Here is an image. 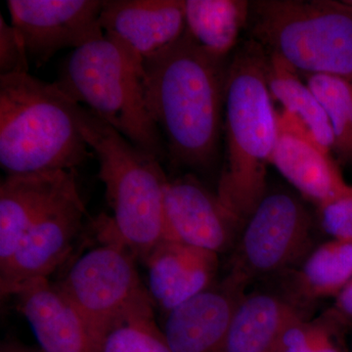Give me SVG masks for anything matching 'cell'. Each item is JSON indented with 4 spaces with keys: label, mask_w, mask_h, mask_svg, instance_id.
I'll return each mask as SVG.
<instances>
[{
    "label": "cell",
    "mask_w": 352,
    "mask_h": 352,
    "mask_svg": "<svg viewBox=\"0 0 352 352\" xmlns=\"http://www.w3.org/2000/svg\"><path fill=\"white\" fill-rule=\"evenodd\" d=\"M153 302L168 314L215 283L219 254L164 240L146 259Z\"/></svg>",
    "instance_id": "cell-17"
},
{
    "label": "cell",
    "mask_w": 352,
    "mask_h": 352,
    "mask_svg": "<svg viewBox=\"0 0 352 352\" xmlns=\"http://www.w3.org/2000/svg\"><path fill=\"white\" fill-rule=\"evenodd\" d=\"M268 87L273 100L298 120L324 151H333V132L327 113L298 72L275 53L267 52Z\"/></svg>",
    "instance_id": "cell-19"
},
{
    "label": "cell",
    "mask_w": 352,
    "mask_h": 352,
    "mask_svg": "<svg viewBox=\"0 0 352 352\" xmlns=\"http://www.w3.org/2000/svg\"><path fill=\"white\" fill-rule=\"evenodd\" d=\"M352 278V242L332 239L305 256L294 276L295 300H311L340 295Z\"/></svg>",
    "instance_id": "cell-21"
},
{
    "label": "cell",
    "mask_w": 352,
    "mask_h": 352,
    "mask_svg": "<svg viewBox=\"0 0 352 352\" xmlns=\"http://www.w3.org/2000/svg\"><path fill=\"white\" fill-rule=\"evenodd\" d=\"M55 82L136 147L160 161L166 156L163 136L146 101L144 59L122 39L105 34L74 50Z\"/></svg>",
    "instance_id": "cell-5"
},
{
    "label": "cell",
    "mask_w": 352,
    "mask_h": 352,
    "mask_svg": "<svg viewBox=\"0 0 352 352\" xmlns=\"http://www.w3.org/2000/svg\"><path fill=\"white\" fill-rule=\"evenodd\" d=\"M151 296L120 314L104 330L101 352H173L153 312Z\"/></svg>",
    "instance_id": "cell-22"
},
{
    "label": "cell",
    "mask_w": 352,
    "mask_h": 352,
    "mask_svg": "<svg viewBox=\"0 0 352 352\" xmlns=\"http://www.w3.org/2000/svg\"><path fill=\"white\" fill-rule=\"evenodd\" d=\"M311 215L287 191L267 192L234 247L230 272L245 283L302 263L311 245Z\"/></svg>",
    "instance_id": "cell-7"
},
{
    "label": "cell",
    "mask_w": 352,
    "mask_h": 352,
    "mask_svg": "<svg viewBox=\"0 0 352 352\" xmlns=\"http://www.w3.org/2000/svg\"><path fill=\"white\" fill-rule=\"evenodd\" d=\"M0 352H44L39 346H27L17 340H6L0 346Z\"/></svg>",
    "instance_id": "cell-27"
},
{
    "label": "cell",
    "mask_w": 352,
    "mask_h": 352,
    "mask_svg": "<svg viewBox=\"0 0 352 352\" xmlns=\"http://www.w3.org/2000/svg\"><path fill=\"white\" fill-rule=\"evenodd\" d=\"M340 2H342V3L352 12V0H342V1Z\"/></svg>",
    "instance_id": "cell-29"
},
{
    "label": "cell",
    "mask_w": 352,
    "mask_h": 352,
    "mask_svg": "<svg viewBox=\"0 0 352 352\" xmlns=\"http://www.w3.org/2000/svg\"><path fill=\"white\" fill-rule=\"evenodd\" d=\"M101 0H8L11 25L29 61L41 67L58 51L82 47L104 38Z\"/></svg>",
    "instance_id": "cell-9"
},
{
    "label": "cell",
    "mask_w": 352,
    "mask_h": 352,
    "mask_svg": "<svg viewBox=\"0 0 352 352\" xmlns=\"http://www.w3.org/2000/svg\"><path fill=\"white\" fill-rule=\"evenodd\" d=\"M44 352H101L87 322L50 279L28 282L12 294Z\"/></svg>",
    "instance_id": "cell-15"
},
{
    "label": "cell",
    "mask_w": 352,
    "mask_h": 352,
    "mask_svg": "<svg viewBox=\"0 0 352 352\" xmlns=\"http://www.w3.org/2000/svg\"><path fill=\"white\" fill-rule=\"evenodd\" d=\"M136 258L124 245L104 241L69 268L57 286L78 310L99 342L109 324L150 296L136 270Z\"/></svg>",
    "instance_id": "cell-8"
},
{
    "label": "cell",
    "mask_w": 352,
    "mask_h": 352,
    "mask_svg": "<svg viewBox=\"0 0 352 352\" xmlns=\"http://www.w3.org/2000/svg\"><path fill=\"white\" fill-rule=\"evenodd\" d=\"M248 284L229 272L221 281L166 314L164 333L173 352H222Z\"/></svg>",
    "instance_id": "cell-13"
},
{
    "label": "cell",
    "mask_w": 352,
    "mask_h": 352,
    "mask_svg": "<svg viewBox=\"0 0 352 352\" xmlns=\"http://www.w3.org/2000/svg\"><path fill=\"white\" fill-rule=\"evenodd\" d=\"M29 63L20 34L0 16V76L29 74Z\"/></svg>",
    "instance_id": "cell-24"
},
{
    "label": "cell",
    "mask_w": 352,
    "mask_h": 352,
    "mask_svg": "<svg viewBox=\"0 0 352 352\" xmlns=\"http://www.w3.org/2000/svg\"><path fill=\"white\" fill-rule=\"evenodd\" d=\"M251 2L245 0H186V31L201 47L226 58L250 20Z\"/></svg>",
    "instance_id": "cell-20"
},
{
    "label": "cell",
    "mask_w": 352,
    "mask_h": 352,
    "mask_svg": "<svg viewBox=\"0 0 352 352\" xmlns=\"http://www.w3.org/2000/svg\"><path fill=\"white\" fill-rule=\"evenodd\" d=\"M99 23L143 59L177 41L186 31L184 0H104Z\"/></svg>",
    "instance_id": "cell-16"
},
{
    "label": "cell",
    "mask_w": 352,
    "mask_h": 352,
    "mask_svg": "<svg viewBox=\"0 0 352 352\" xmlns=\"http://www.w3.org/2000/svg\"><path fill=\"white\" fill-rule=\"evenodd\" d=\"M166 240L219 254L234 249L242 222L192 175L168 180L164 189Z\"/></svg>",
    "instance_id": "cell-10"
},
{
    "label": "cell",
    "mask_w": 352,
    "mask_h": 352,
    "mask_svg": "<svg viewBox=\"0 0 352 352\" xmlns=\"http://www.w3.org/2000/svg\"><path fill=\"white\" fill-rule=\"evenodd\" d=\"M279 136L271 164L303 197L317 207L326 205L352 189L337 163L289 113H278Z\"/></svg>",
    "instance_id": "cell-14"
},
{
    "label": "cell",
    "mask_w": 352,
    "mask_h": 352,
    "mask_svg": "<svg viewBox=\"0 0 352 352\" xmlns=\"http://www.w3.org/2000/svg\"><path fill=\"white\" fill-rule=\"evenodd\" d=\"M250 20L254 41L296 72L352 83V12L342 2L258 0Z\"/></svg>",
    "instance_id": "cell-6"
},
{
    "label": "cell",
    "mask_w": 352,
    "mask_h": 352,
    "mask_svg": "<svg viewBox=\"0 0 352 352\" xmlns=\"http://www.w3.org/2000/svg\"><path fill=\"white\" fill-rule=\"evenodd\" d=\"M318 210L322 228L332 239L352 242V189Z\"/></svg>",
    "instance_id": "cell-25"
},
{
    "label": "cell",
    "mask_w": 352,
    "mask_h": 352,
    "mask_svg": "<svg viewBox=\"0 0 352 352\" xmlns=\"http://www.w3.org/2000/svg\"><path fill=\"white\" fill-rule=\"evenodd\" d=\"M333 312L340 319L352 320V278L346 288L336 298Z\"/></svg>",
    "instance_id": "cell-26"
},
{
    "label": "cell",
    "mask_w": 352,
    "mask_h": 352,
    "mask_svg": "<svg viewBox=\"0 0 352 352\" xmlns=\"http://www.w3.org/2000/svg\"><path fill=\"white\" fill-rule=\"evenodd\" d=\"M85 206L76 197L41 217L25 232L12 256L0 266L2 296H12L20 286L50 275L68 258L82 229Z\"/></svg>",
    "instance_id": "cell-11"
},
{
    "label": "cell",
    "mask_w": 352,
    "mask_h": 352,
    "mask_svg": "<svg viewBox=\"0 0 352 352\" xmlns=\"http://www.w3.org/2000/svg\"><path fill=\"white\" fill-rule=\"evenodd\" d=\"M78 103L56 82L0 76V164L9 175L76 170L89 157Z\"/></svg>",
    "instance_id": "cell-4"
},
{
    "label": "cell",
    "mask_w": 352,
    "mask_h": 352,
    "mask_svg": "<svg viewBox=\"0 0 352 352\" xmlns=\"http://www.w3.org/2000/svg\"><path fill=\"white\" fill-rule=\"evenodd\" d=\"M300 319H305V310L293 298L270 292L245 294L236 308L222 352H276L285 329Z\"/></svg>",
    "instance_id": "cell-18"
},
{
    "label": "cell",
    "mask_w": 352,
    "mask_h": 352,
    "mask_svg": "<svg viewBox=\"0 0 352 352\" xmlns=\"http://www.w3.org/2000/svg\"><path fill=\"white\" fill-rule=\"evenodd\" d=\"M228 67L187 31L144 60L146 101L171 163L199 171L214 164Z\"/></svg>",
    "instance_id": "cell-1"
},
{
    "label": "cell",
    "mask_w": 352,
    "mask_h": 352,
    "mask_svg": "<svg viewBox=\"0 0 352 352\" xmlns=\"http://www.w3.org/2000/svg\"><path fill=\"white\" fill-rule=\"evenodd\" d=\"M305 82L327 113L333 132V151L342 164H352V83L339 76L305 75Z\"/></svg>",
    "instance_id": "cell-23"
},
{
    "label": "cell",
    "mask_w": 352,
    "mask_h": 352,
    "mask_svg": "<svg viewBox=\"0 0 352 352\" xmlns=\"http://www.w3.org/2000/svg\"><path fill=\"white\" fill-rule=\"evenodd\" d=\"M266 71L267 52L252 39L236 51L227 76L226 157L217 195L243 226L267 193V166L279 136Z\"/></svg>",
    "instance_id": "cell-2"
},
{
    "label": "cell",
    "mask_w": 352,
    "mask_h": 352,
    "mask_svg": "<svg viewBox=\"0 0 352 352\" xmlns=\"http://www.w3.org/2000/svg\"><path fill=\"white\" fill-rule=\"evenodd\" d=\"M314 352H342L339 347L336 346L335 342L332 339V333H328L327 335L322 338L320 342L315 346Z\"/></svg>",
    "instance_id": "cell-28"
},
{
    "label": "cell",
    "mask_w": 352,
    "mask_h": 352,
    "mask_svg": "<svg viewBox=\"0 0 352 352\" xmlns=\"http://www.w3.org/2000/svg\"><path fill=\"white\" fill-rule=\"evenodd\" d=\"M80 195L76 170L7 175L0 185V266L36 221Z\"/></svg>",
    "instance_id": "cell-12"
},
{
    "label": "cell",
    "mask_w": 352,
    "mask_h": 352,
    "mask_svg": "<svg viewBox=\"0 0 352 352\" xmlns=\"http://www.w3.org/2000/svg\"><path fill=\"white\" fill-rule=\"evenodd\" d=\"M76 118L98 159V177L113 212L112 217H99V238L124 245L145 263L166 240L164 189L168 178L157 157L132 144L89 109L78 104Z\"/></svg>",
    "instance_id": "cell-3"
}]
</instances>
